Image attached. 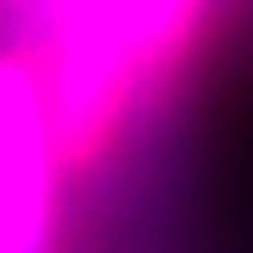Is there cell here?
<instances>
[{
    "instance_id": "1",
    "label": "cell",
    "mask_w": 253,
    "mask_h": 253,
    "mask_svg": "<svg viewBox=\"0 0 253 253\" xmlns=\"http://www.w3.org/2000/svg\"><path fill=\"white\" fill-rule=\"evenodd\" d=\"M198 0H74L56 25V62L43 74L49 111H56L62 155H93L118 118L124 81L148 74L179 31L192 25Z\"/></svg>"
},
{
    "instance_id": "2",
    "label": "cell",
    "mask_w": 253,
    "mask_h": 253,
    "mask_svg": "<svg viewBox=\"0 0 253 253\" xmlns=\"http://www.w3.org/2000/svg\"><path fill=\"white\" fill-rule=\"evenodd\" d=\"M62 136L43 74L0 49V253H56Z\"/></svg>"
}]
</instances>
